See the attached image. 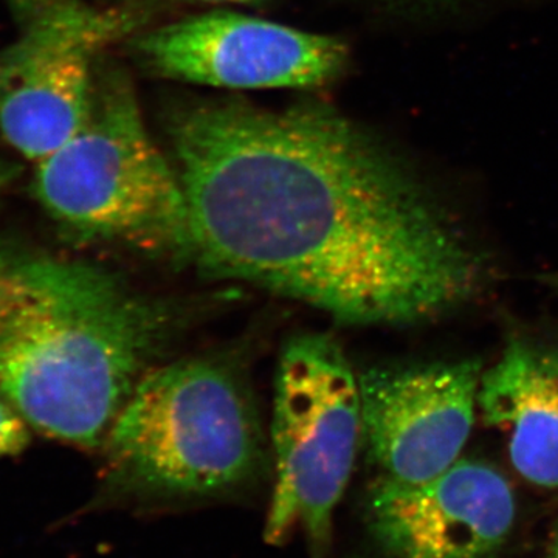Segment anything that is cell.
<instances>
[{
  "label": "cell",
  "mask_w": 558,
  "mask_h": 558,
  "mask_svg": "<svg viewBox=\"0 0 558 558\" xmlns=\"http://www.w3.org/2000/svg\"><path fill=\"white\" fill-rule=\"evenodd\" d=\"M193 259L347 325L428 322L486 264L432 191L336 110L205 105L171 124Z\"/></svg>",
  "instance_id": "1"
},
{
  "label": "cell",
  "mask_w": 558,
  "mask_h": 558,
  "mask_svg": "<svg viewBox=\"0 0 558 558\" xmlns=\"http://www.w3.org/2000/svg\"><path fill=\"white\" fill-rule=\"evenodd\" d=\"M38 2L39 0H9L11 9L16 11L17 14L27 17L36 10Z\"/></svg>",
  "instance_id": "12"
},
{
  "label": "cell",
  "mask_w": 558,
  "mask_h": 558,
  "mask_svg": "<svg viewBox=\"0 0 558 558\" xmlns=\"http://www.w3.org/2000/svg\"><path fill=\"white\" fill-rule=\"evenodd\" d=\"M171 328L108 270L0 245V398L49 438L105 442Z\"/></svg>",
  "instance_id": "2"
},
{
  "label": "cell",
  "mask_w": 558,
  "mask_h": 558,
  "mask_svg": "<svg viewBox=\"0 0 558 558\" xmlns=\"http://www.w3.org/2000/svg\"><path fill=\"white\" fill-rule=\"evenodd\" d=\"M363 439L360 380L343 349L326 333L293 337L275 380L274 498L266 538L279 543L303 527L311 558H325L332 515Z\"/></svg>",
  "instance_id": "5"
},
{
  "label": "cell",
  "mask_w": 558,
  "mask_h": 558,
  "mask_svg": "<svg viewBox=\"0 0 558 558\" xmlns=\"http://www.w3.org/2000/svg\"><path fill=\"white\" fill-rule=\"evenodd\" d=\"M102 446L113 486L191 497L247 480L260 429L238 374L218 360L190 359L150 369Z\"/></svg>",
  "instance_id": "4"
},
{
  "label": "cell",
  "mask_w": 558,
  "mask_h": 558,
  "mask_svg": "<svg viewBox=\"0 0 558 558\" xmlns=\"http://www.w3.org/2000/svg\"><path fill=\"white\" fill-rule=\"evenodd\" d=\"M14 170L11 168H0V196H2L3 190L9 185L10 180L13 179Z\"/></svg>",
  "instance_id": "13"
},
{
  "label": "cell",
  "mask_w": 558,
  "mask_h": 558,
  "mask_svg": "<svg viewBox=\"0 0 558 558\" xmlns=\"http://www.w3.org/2000/svg\"><path fill=\"white\" fill-rule=\"evenodd\" d=\"M31 428L20 411L0 398V458L14 457L27 449Z\"/></svg>",
  "instance_id": "11"
},
{
  "label": "cell",
  "mask_w": 558,
  "mask_h": 558,
  "mask_svg": "<svg viewBox=\"0 0 558 558\" xmlns=\"http://www.w3.org/2000/svg\"><path fill=\"white\" fill-rule=\"evenodd\" d=\"M38 163L36 199L73 236L193 258L182 180L149 137L126 76H97L80 130Z\"/></svg>",
  "instance_id": "3"
},
{
  "label": "cell",
  "mask_w": 558,
  "mask_h": 558,
  "mask_svg": "<svg viewBox=\"0 0 558 558\" xmlns=\"http://www.w3.org/2000/svg\"><path fill=\"white\" fill-rule=\"evenodd\" d=\"M556 282H557V284H558V277L556 278Z\"/></svg>",
  "instance_id": "15"
},
{
  "label": "cell",
  "mask_w": 558,
  "mask_h": 558,
  "mask_svg": "<svg viewBox=\"0 0 558 558\" xmlns=\"http://www.w3.org/2000/svg\"><path fill=\"white\" fill-rule=\"evenodd\" d=\"M556 558H558V553H557V557Z\"/></svg>",
  "instance_id": "16"
},
{
  "label": "cell",
  "mask_w": 558,
  "mask_h": 558,
  "mask_svg": "<svg viewBox=\"0 0 558 558\" xmlns=\"http://www.w3.org/2000/svg\"><path fill=\"white\" fill-rule=\"evenodd\" d=\"M481 377L475 360L373 368L359 377L363 439L384 476L421 484L461 459Z\"/></svg>",
  "instance_id": "8"
},
{
  "label": "cell",
  "mask_w": 558,
  "mask_h": 558,
  "mask_svg": "<svg viewBox=\"0 0 558 558\" xmlns=\"http://www.w3.org/2000/svg\"><path fill=\"white\" fill-rule=\"evenodd\" d=\"M131 11L53 0L28 16L0 51V134L31 160L50 156L76 131L94 97L95 62L137 27Z\"/></svg>",
  "instance_id": "6"
},
{
  "label": "cell",
  "mask_w": 558,
  "mask_h": 558,
  "mask_svg": "<svg viewBox=\"0 0 558 558\" xmlns=\"http://www.w3.org/2000/svg\"><path fill=\"white\" fill-rule=\"evenodd\" d=\"M478 407L508 440L510 462L527 483L558 488V351L509 341L483 373Z\"/></svg>",
  "instance_id": "10"
},
{
  "label": "cell",
  "mask_w": 558,
  "mask_h": 558,
  "mask_svg": "<svg viewBox=\"0 0 558 558\" xmlns=\"http://www.w3.org/2000/svg\"><path fill=\"white\" fill-rule=\"evenodd\" d=\"M374 534L395 558H495L515 524V494L494 465L459 459L421 484L381 476L368 497Z\"/></svg>",
  "instance_id": "9"
},
{
  "label": "cell",
  "mask_w": 558,
  "mask_h": 558,
  "mask_svg": "<svg viewBox=\"0 0 558 558\" xmlns=\"http://www.w3.org/2000/svg\"><path fill=\"white\" fill-rule=\"evenodd\" d=\"M143 62L168 78L227 89H306L336 80L348 49L332 36L236 13H209L140 36Z\"/></svg>",
  "instance_id": "7"
},
{
  "label": "cell",
  "mask_w": 558,
  "mask_h": 558,
  "mask_svg": "<svg viewBox=\"0 0 558 558\" xmlns=\"http://www.w3.org/2000/svg\"><path fill=\"white\" fill-rule=\"evenodd\" d=\"M205 2H218V3H253L258 0H205Z\"/></svg>",
  "instance_id": "14"
}]
</instances>
